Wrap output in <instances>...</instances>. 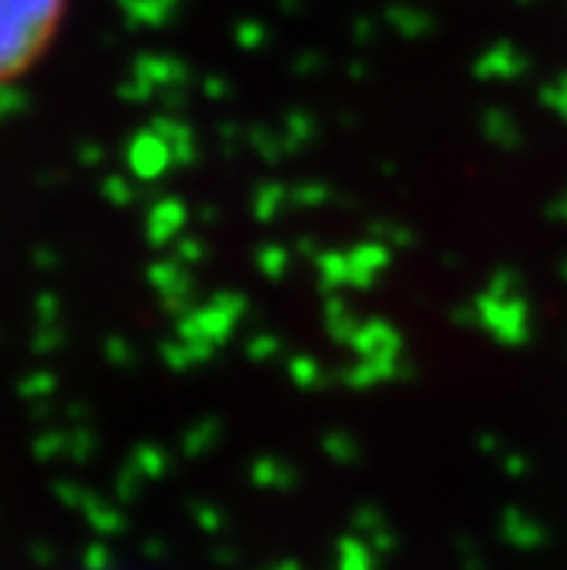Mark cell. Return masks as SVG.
I'll list each match as a JSON object with an SVG mask.
<instances>
[{"label": "cell", "mask_w": 567, "mask_h": 570, "mask_svg": "<svg viewBox=\"0 0 567 570\" xmlns=\"http://www.w3.org/2000/svg\"><path fill=\"white\" fill-rule=\"evenodd\" d=\"M69 0H0V86L25 79L59 41Z\"/></svg>", "instance_id": "cell-1"}]
</instances>
